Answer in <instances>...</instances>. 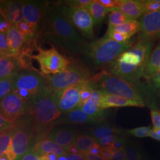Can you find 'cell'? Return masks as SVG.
Returning a JSON list of instances; mask_svg holds the SVG:
<instances>
[{
    "label": "cell",
    "mask_w": 160,
    "mask_h": 160,
    "mask_svg": "<svg viewBox=\"0 0 160 160\" xmlns=\"http://www.w3.org/2000/svg\"><path fill=\"white\" fill-rule=\"evenodd\" d=\"M39 34L53 47L69 55L74 56L83 53L86 45L57 4L49 2L41 23Z\"/></svg>",
    "instance_id": "6da1fadb"
},
{
    "label": "cell",
    "mask_w": 160,
    "mask_h": 160,
    "mask_svg": "<svg viewBox=\"0 0 160 160\" xmlns=\"http://www.w3.org/2000/svg\"><path fill=\"white\" fill-rule=\"evenodd\" d=\"M152 46L151 41L139 40L116 58L106 71L129 82H137L143 76Z\"/></svg>",
    "instance_id": "7a4b0ae2"
},
{
    "label": "cell",
    "mask_w": 160,
    "mask_h": 160,
    "mask_svg": "<svg viewBox=\"0 0 160 160\" xmlns=\"http://www.w3.org/2000/svg\"><path fill=\"white\" fill-rule=\"evenodd\" d=\"M34 129L38 142L45 139L56 121L62 116L58 108L56 90L49 86L32 101Z\"/></svg>",
    "instance_id": "3957f363"
},
{
    "label": "cell",
    "mask_w": 160,
    "mask_h": 160,
    "mask_svg": "<svg viewBox=\"0 0 160 160\" xmlns=\"http://www.w3.org/2000/svg\"><path fill=\"white\" fill-rule=\"evenodd\" d=\"M132 41L118 42L106 34L101 38L92 40L84 46L83 53L96 67L109 66L121 53L129 49Z\"/></svg>",
    "instance_id": "277c9868"
},
{
    "label": "cell",
    "mask_w": 160,
    "mask_h": 160,
    "mask_svg": "<svg viewBox=\"0 0 160 160\" xmlns=\"http://www.w3.org/2000/svg\"><path fill=\"white\" fill-rule=\"evenodd\" d=\"M89 81L95 90L144 103L141 92L134 83L112 74L106 70L93 75Z\"/></svg>",
    "instance_id": "5b68a950"
},
{
    "label": "cell",
    "mask_w": 160,
    "mask_h": 160,
    "mask_svg": "<svg viewBox=\"0 0 160 160\" xmlns=\"http://www.w3.org/2000/svg\"><path fill=\"white\" fill-rule=\"evenodd\" d=\"M48 87L46 77L35 69H21L12 76V92L28 102H32Z\"/></svg>",
    "instance_id": "8992f818"
},
{
    "label": "cell",
    "mask_w": 160,
    "mask_h": 160,
    "mask_svg": "<svg viewBox=\"0 0 160 160\" xmlns=\"http://www.w3.org/2000/svg\"><path fill=\"white\" fill-rule=\"evenodd\" d=\"M38 142L32 114L23 115L14 123L12 139L16 158L33 148Z\"/></svg>",
    "instance_id": "52a82bcc"
},
{
    "label": "cell",
    "mask_w": 160,
    "mask_h": 160,
    "mask_svg": "<svg viewBox=\"0 0 160 160\" xmlns=\"http://www.w3.org/2000/svg\"><path fill=\"white\" fill-rule=\"evenodd\" d=\"M92 77L90 69L84 64L71 59L69 66L65 71L46 77L49 87L55 90H60L84 83L90 80Z\"/></svg>",
    "instance_id": "ba28073f"
},
{
    "label": "cell",
    "mask_w": 160,
    "mask_h": 160,
    "mask_svg": "<svg viewBox=\"0 0 160 160\" xmlns=\"http://www.w3.org/2000/svg\"><path fill=\"white\" fill-rule=\"evenodd\" d=\"M38 53L32 56L39 64L40 71L44 76L57 74L68 68L71 59L62 55L55 47L48 49L37 47Z\"/></svg>",
    "instance_id": "9c48e42d"
},
{
    "label": "cell",
    "mask_w": 160,
    "mask_h": 160,
    "mask_svg": "<svg viewBox=\"0 0 160 160\" xmlns=\"http://www.w3.org/2000/svg\"><path fill=\"white\" fill-rule=\"evenodd\" d=\"M59 10L76 30L87 38H94V23L92 17L85 8L68 6L61 2L57 3Z\"/></svg>",
    "instance_id": "30bf717a"
},
{
    "label": "cell",
    "mask_w": 160,
    "mask_h": 160,
    "mask_svg": "<svg viewBox=\"0 0 160 160\" xmlns=\"http://www.w3.org/2000/svg\"><path fill=\"white\" fill-rule=\"evenodd\" d=\"M33 104L12 92L0 100V114L9 122L14 123L23 115L32 114Z\"/></svg>",
    "instance_id": "8fae6325"
},
{
    "label": "cell",
    "mask_w": 160,
    "mask_h": 160,
    "mask_svg": "<svg viewBox=\"0 0 160 160\" xmlns=\"http://www.w3.org/2000/svg\"><path fill=\"white\" fill-rule=\"evenodd\" d=\"M140 40H152L160 39V12L145 13L140 18Z\"/></svg>",
    "instance_id": "7c38bea8"
},
{
    "label": "cell",
    "mask_w": 160,
    "mask_h": 160,
    "mask_svg": "<svg viewBox=\"0 0 160 160\" xmlns=\"http://www.w3.org/2000/svg\"><path fill=\"white\" fill-rule=\"evenodd\" d=\"M81 86V84L56 90L58 108L62 115L70 112L80 104Z\"/></svg>",
    "instance_id": "4fadbf2b"
},
{
    "label": "cell",
    "mask_w": 160,
    "mask_h": 160,
    "mask_svg": "<svg viewBox=\"0 0 160 160\" xmlns=\"http://www.w3.org/2000/svg\"><path fill=\"white\" fill-rule=\"evenodd\" d=\"M21 2L23 20L40 29L49 2L42 0H22Z\"/></svg>",
    "instance_id": "5bb4252c"
},
{
    "label": "cell",
    "mask_w": 160,
    "mask_h": 160,
    "mask_svg": "<svg viewBox=\"0 0 160 160\" xmlns=\"http://www.w3.org/2000/svg\"><path fill=\"white\" fill-rule=\"evenodd\" d=\"M78 135L77 131L71 127L56 125L52 128L47 138L67 150L74 143Z\"/></svg>",
    "instance_id": "9a60e30c"
},
{
    "label": "cell",
    "mask_w": 160,
    "mask_h": 160,
    "mask_svg": "<svg viewBox=\"0 0 160 160\" xmlns=\"http://www.w3.org/2000/svg\"><path fill=\"white\" fill-rule=\"evenodd\" d=\"M104 92L94 90L91 96L81 106H78L87 114L94 123L102 120L105 114L104 110L100 107V102Z\"/></svg>",
    "instance_id": "2e32d148"
},
{
    "label": "cell",
    "mask_w": 160,
    "mask_h": 160,
    "mask_svg": "<svg viewBox=\"0 0 160 160\" xmlns=\"http://www.w3.org/2000/svg\"><path fill=\"white\" fill-rule=\"evenodd\" d=\"M0 12L13 26L23 20L21 1L0 0Z\"/></svg>",
    "instance_id": "e0dca14e"
},
{
    "label": "cell",
    "mask_w": 160,
    "mask_h": 160,
    "mask_svg": "<svg viewBox=\"0 0 160 160\" xmlns=\"http://www.w3.org/2000/svg\"><path fill=\"white\" fill-rule=\"evenodd\" d=\"M129 106L142 108L145 106V103L103 92L100 102V107L103 110H106L112 108H122Z\"/></svg>",
    "instance_id": "ac0fdd59"
},
{
    "label": "cell",
    "mask_w": 160,
    "mask_h": 160,
    "mask_svg": "<svg viewBox=\"0 0 160 160\" xmlns=\"http://www.w3.org/2000/svg\"><path fill=\"white\" fill-rule=\"evenodd\" d=\"M94 123L92 119L86 113L77 106L75 109L65 114H62L56 122V125L61 124H90Z\"/></svg>",
    "instance_id": "d6986e66"
},
{
    "label": "cell",
    "mask_w": 160,
    "mask_h": 160,
    "mask_svg": "<svg viewBox=\"0 0 160 160\" xmlns=\"http://www.w3.org/2000/svg\"><path fill=\"white\" fill-rule=\"evenodd\" d=\"M116 10L134 20H137L145 14L142 2L139 0H121L120 6Z\"/></svg>",
    "instance_id": "ffe728a7"
},
{
    "label": "cell",
    "mask_w": 160,
    "mask_h": 160,
    "mask_svg": "<svg viewBox=\"0 0 160 160\" xmlns=\"http://www.w3.org/2000/svg\"><path fill=\"white\" fill-rule=\"evenodd\" d=\"M32 150L40 155L54 154L59 156L68 154L63 147L48 138L36 143Z\"/></svg>",
    "instance_id": "44dd1931"
},
{
    "label": "cell",
    "mask_w": 160,
    "mask_h": 160,
    "mask_svg": "<svg viewBox=\"0 0 160 160\" xmlns=\"http://www.w3.org/2000/svg\"><path fill=\"white\" fill-rule=\"evenodd\" d=\"M9 48L12 55L16 57L19 53L26 42L25 36L16 26H12L7 33Z\"/></svg>",
    "instance_id": "7402d4cb"
},
{
    "label": "cell",
    "mask_w": 160,
    "mask_h": 160,
    "mask_svg": "<svg viewBox=\"0 0 160 160\" xmlns=\"http://www.w3.org/2000/svg\"><path fill=\"white\" fill-rule=\"evenodd\" d=\"M21 69L16 57L0 55V78L12 76Z\"/></svg>",
    "instance_id": "603a6c76"
},
{
    "label": "cell",
    "mask_w": 160,
    "mask_h": 160,
    "mask_svg": "<svg viewBox=\"0 0 160 160\" xmlns=\"http://www.w3.org/2000/svg\"><path fill=\"white\" fill-rule=\"evenodd\" d=\"M84 8L92 17L94 25L102 23L107 14L111 12L110 9L100 4L98 0H92Z\"/></svg>",
    "instance_id": "cb8c5ba5"
},
{
    "label": "cell",
    "mask_w": 160,
    "mask_h": 160,
    "mask_svg": "<svg viewBox=\"0 0 160 160\" xmlns=\"http://www.w3.org/2000/svg\"><path fill=\"white\" fill-rule=\"evenodd\" d=\"M160 70V44L151 52L142 77L145 79L149 80Z\"/></svg>",
    "instance_id": "d4e9b609"
},
{
    "label": "cell",
    "mask_w": 160,
    "mask_h": 160,
    "mask_svg": "<svg viewBox=\"0 0 160 160\" xmlns=\"http://www.w3.org/2000/svg\"><path fill=\"white\" fill-rule=\"evenodd\" d=\"M12 134L13 127L8 131L0 134V157L7 155L11 160H14L16 156L12 145Z\"/></svg>",
    "instance_id": "484cf974"
},
{
    "label": "cell",
    "mask_w": 160,
    "mask_h": 160,
    "mask_svg": "<svg viewBox=\"0 0 160 160\" xmlns=\"http://www.w3.org/2000/svg\"><path fill=\"white\" fill-rule=\"evenodd\" d=\"M122 131L119 129L108 125H100L92 129L90 135L97 141L106 137L112 135H120Z\"/></svg>",
    "instance_id": "4316f807"
},
{
    "label": "cell",
    "mask_w": 160,
    "mask_h": 160,
    "mask_svg": "<svg viewBox=\"0 0 160 160\" xmlns=\"http://www.w3.org/2000/svg\"><path fill=\"white\" fill-rule=\"evenodd\" d=\"M115 30L126 34L130 38L137 34L140 31V23L138 20H129L125 23H123L119 26L114 28H111Z\"/></svg>",
    "instance_id": "83f0119b"
},
{
    "label": "cell",
    "mask_w": 160,
    "mask_h": 160,
    "mask_svg": "<svg viewBox=\"0 0 160 160\" xmlns=\"http://www.w3.org/2000/svg\"><path fill=\"white\" fill-rule=\"evenodd\" d=\"M96 142L95 139L91 135H80L73 144L81 154L88 152L92 146Z\"/></svg>",
    "instance_id": "f1b7e54d"
},
{
    "label": "cell",
    "mask_w": 160,
    "mask_h": 160,
    "mask_svg": "<svg viewBox=\"0 0 160 160\" xmlns=\"http://www.w3.org/2000/svg\"><path fill=\"white\" fill-rule=\"evenodd\" d=\"M129 20H132L129 17L119 10H115L110 12L108 17V28H114L119 26Z\"/></svg>",
    "instance_id": "f546056e"
},
{
    "label": "cell",
    "mask_w": 160,
    "mask_h": 160,
    "mask_svg": "<svg viewBox=\"0 0 160 160\" xmlns=\"http://www.w3.org/2000/svg\"><path fill=\"white\" fill-rule=\"evenodd\" d=\"M94 88L92 86L90 81L81 84L80 88V103L78 106H81L90 98L92 92L94 90Z\"/></svg>",
    "instance_id": "4dcf8cb0"
},
{
    "label": "cell",
    "mask_w": 160,
    "mask_h": 160,
    "mask_svg": "<svg viewBox=\"0 0 160 160\" xmlns=\"http://www.w3.org/2000/svg\"><path fill=\"white\" fill-rule=\"evenodd\" d=\"M125 160H142V155L140 151L134 145H128L124 147Z\"/></svg>",
    "instance_id": "1f68e13d"
},
{
    "label": "cell",
    "mask_w": 160,
    "mask_h": 160,
    "mask_svg": "<svg viewBox=\"0 0 160 160\" xmlns=\"http://www.w3.org/2000/svg\"><path fill=\"white\" fill-rule=\"evenodd\" d=\"M2 78L0 81V100L12 92V76Z\"/></svg>",
    "instance_id": "d6a6232c"
},
{
    "label": "cell",
    "mask_w": 160,
    "mask_h": 160,
    "mask_svg": "<svg viewBox=\"0 0 160 160\" xmlns=\"http://www.w3.org/2000/svg\"><path fill=\"white\" fill-rule=\"evenodd\" d=\"M141 2L145 13L160 12V0H142Z\"/></svg>",
    "instance_id": "836d02e7"
},
{
    "label": "cell",
    "mask_w": 160,
    "mask_h": 160,
    "mask_svg": "<svg viewBox=\"0 0 160 160\" xmlns=\"http://www.w3.org/2000/svg\"><path fill=\"white\" fill-rule=\"evenodd\" d=\"M106 35L118 42H125L131 39V38L128 35L118 32L111 28H108Z\"/></svg>",
    "instance_id": "e575fe53"
},
{
    "label": "cell",
    "mask_w": 160,
    "mask_h": 160,
    "mask_svg": "<svg viewBox=\"0 0 160 160\" xmlns=\"http://www.w3.org/2000/svg\"><path fill=\"white\" fill-rule=\"evenodd\" d=\"M0 55L13 57L9 48L7 35L6 33L0 32Z\"/></svg>",
    "instance_id": "d590c367"
},
{
    "label": "cell",
    "mask_w": 160,
    "mask_h": 160,
    "mask_svg": "<svg viewBox=\"0 0 160 160\" xmlns=\"http://www.w3.org/2000/svg\"><path fill=\"white\" fill-rule=\"evenodd\" d=\"M151 128L150 126L145 127H139L132 129H128L126 132L133 137L137 138L148 137L149 136Z\"/></svg>",
    "instance_id": "8d00e7d4"
},
{
    "label": "cell",
    "mask_w": 160,
    "mask_h": 160,
    "mask_svg": "<svg viewBox=\"0 0 160 160\" xmlns=\"http://www.w3.org/2000/svg\"><path fill=\"white\" fill-rule=\"evenodd\" d=\"M14 160H43L42 157L30 149L23 154L16 157Z\"/></svg>",
    "instance_id": "74e56055"
},
{
    "label": "cell",
    "mask_w": 160,
    "mask_h": 160,
    "mask_svg": "<svg viewBox=\"0 0 160 160\" xmlns=\"http://www.w3.org/2000/svg\"><path fill=\"white\" fill-rule=\"evenodd\" d=\"M119 137L120 135L106 137L97 141V142L99 143L102 147H112Z\"/></svg>",
    "instance_id": "f35d334b"
},
{
    "label": "cell",
    "mask_w": 160,
    "mask_h": 160,
    "mask_svg": "<svg viewBox=\"0 0 160 160\" xmlns=\"http://www.w3.org/2000/svg\"><path fill=\"white\" fill-rule=\"evenodd\" d=\"M103 6L109 8L110 11L116 10L120 6L121 0H98Z\"/></svg>",
    "instance_id": "ab89813d"
},
{
    "label": "cell",
    "mask_w": 160,
    "mask_h": 160,
    "mask_svg": "<svg viewBox=\"0 0 160 160\" xmlns=\"http://www.w3.org/2000/svg\"><path fill=\"white\" fill-rule=\"evenodd\" d=\"M92 1V0H68L63 1L62 2L68 6L84 8L87 5L90 3Z\"/></svg>",
    "instance_id": "60d3db41"
},
{
    "label": "cell",
    "mask_w": 160,
    "mask_h": 160,
    "mask_svg": "<svg viewBox=\"0 0 160 160\" xmlns=\"http://www.w3.org/2000/svg\"><path fill=\"white\" fill-rule=\"evenodd\" d=\"M151 118L154 128L160 129V111L156 109H151Z\"/></svg>",
    "instance_id": "b9f144b4"
},
{
    "label": "cell",
    "mask_w": 160,
    "mask_h": 160,
    "mask_svg": "<svg viewBox=\"0 0 160 160\" xmlns=\"http://www.w3.org/2000/svg\"><path fill=\"white\" fill-rule=\"evenodd\" d=\"M12 26V24L0 12V32L7 33Z\"/></svg>",
    "instance_id": "7bdbcfd3"
},
{
    "label": "cell",
    "mask_w": 160,
    "mask_h": 160,
    "mask_svg": "<svg viewBox=\"0 0 160 160\" xmlns=\"http://www.w3.org/2000/svg\"><path fill=\"white\" fill-rule=\"evenodd\" d=\"M14 123L8 122L0 114V134L12 128L14 126Z\"/></svg>",
    "instance_id": "ee69618b"
},
{
    "label": "cell",
    "mask_w": 160,
    "mask_h": 160,
    "mask_svg": "<svg viewBox=\"0 0 160 160\" xmlns=\"http://www.w3.org/2000/svg\"><path fill=\"white\" fill-rule=\"evenodd\" d=\"M113 151L112 147H102L100 156L106 160H111Z\"/></svg>",
    "instance_id": "f6af8a7d"
},
{
    "label": "cell",
    "mask_w": 160,
    "mask_h": 160,
    "mask_svg": "<svg viewBox=\"0 0 160 160\" xmlns=\"http://www.w3.org/2000/svg\"><path fill=\"white\" fill-rule=\"evenodd\" d=\"M149 81L155 90L160 92V71L157 72Z\"/></svg>",
    "instance_id": "bcb514c9"
},
{
    "label": "cell",
    "mask_w": 160,
    "mask_h": 160,
    "mask_svg": "<svg viewBox=\"0 0 160 160\" xmlns=\"http://www.w3.org/2000/svg\"><path fill=\"white\" fill-rule=\"evenodd\" d=\"M111 160H125V155L123 149H115L113 148V154Z\"/></svg>",
    "instance_id": "7dc6e473"
},
{
    "label": "cell",
    "mask_w": 160,
    "mask_h": 160,
    "mask_svg": "<svg viewBox=\"0 0 160 160\" xmlns=\"http://www.w3.org/2000/svg\"><path fill=\"white\" fill-rule=\"evenodd\" d=\"M102 148V147L99 143L96 142L92 146L91 148L89 149V151L87 152H89L92 154L100 156Z\"/></svg>",
    "instance_id": "c3c4849f"
},
{
    "label": "cell",
    "mask_w": 160,
    "mask_h": 160,
    "mask_svg": "<svg viewBox=\"0 0 160 160\" xmlns=\"http://www.w3.org/2000/svg\"><path fill=\"white\" fill-rule=\"evenodd\" d=\"M81 154L84 157V158H86V160H106L104 159L100 156L92 154H90L89 152H87L81 153Z\"/></svg>",
    "instance_id": "681fc988"
},
{
    "label": "cell",
    "mask_w": 160,
    "mask_h": 160,
    "mask_svg": "<svg viewBox=\"0 0 160 160\" xmlns=\"http://www.w3.org/2000/svg\"><path fill=\"white\" fill-rule=\"evenodd\" d=\"M149 137L160 141V129H155L153 128L150 132Z\"/></svg>",
    "instance_id": "f907efd6"
},
{
    "label": "cell",
    "mask_w": 160,
    "mask_h": 160,
    "mask_svg": "<svg viewBox=\"0 0 160 160\" xmlns=\"http://www.w3.org/2000/svg\"><path fill=\"white\" fill-rule=\"evenodd\" d=\"M67 160H86V159L81 154H68L67 157Z\"/></svg>",
    "instance_id": "816d5d0a"
},
{
    "label": "cell",
    "mask_w": 160,
    "mask_h": 160,
    "mask_svg": "<svg viewBox=\"0 0 160 160\" xmlns=\"http://www.w3.org/2000/svg\"><path fill=\"white\" fill-rule=\"evenodd\" d=\"M0 160H12L8 156L4 155V156H1L0 157Z\"/></svg>",
    "instance_id": "f5cc1de1"
},
{
    "label": "cell",
    "mask_w": 160,
    "mask_h": 160,
    "mask_svg": "<svg viewBox=\"0 0 160 160\" xmlns=\"http://www.w3.org/2000/svg\"><path fill=\"white\" fill-rule=\"evenodd\" d=\"M1 78H0V81H1Z\"/></svg>",
    "instance_id": "db71d44e"
}]
</instances>
